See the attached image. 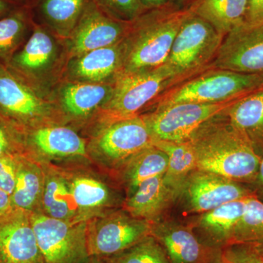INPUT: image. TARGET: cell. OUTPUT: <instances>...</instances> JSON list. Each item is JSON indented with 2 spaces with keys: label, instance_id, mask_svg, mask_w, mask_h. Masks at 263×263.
<instances>
[{
  "label": "cell",
  "instance_id": "6da1fadb",
  "mask_svg": "<svg viewBox=\"0 0 263 263\" xmlns=\"http://www.w3.org/2000/svg\"><path fill=\"white\" fill-rule=\"evenodd\" d=\"M190 141L197 169L239 183H252L255 179L262 157L230 122L226 112L199 128Z\"/></svg>",
  "mask_w": 263,
  "mask_h": 263
},
{
  "label": "cell",
  "instance_id": "7a4b0ae2",
  "mask_svg": "<svg viewBox=\"0 0 263 263\" xmlns=\"http://www.w3.org/2000/svg\"><path fill=\"white\" fill-rule=\"evenodd\" d=\"M193 12L192 5L179 9L172 5L146 10L128 25L122 43L120 72L154 70L164 65L183 22Z\"/></svg>",
  "mask_w": 263,
  "mask_h": 263
},
{
  "label": "cell",
  "instance_id": "3957f363",
  "mask_svg": "<svg viewBox=\"0 0 263 263\" xmlns=\"http://www.w3.org/2000/svg\"><path fill=\"white\" fill-rule=\"evenodd\" d=\"M263 86V76L209 69L169 88L157 108L184 103H219L243 98Z\"/></svg>",
  "mask_w": 263,
  "mask_h": 263
},
{
  "label": "cell",
  "instance_id": "277c9868",
  "mask_svg": "<svg viewBox=\"0 0 263 263\" xmlns=\"http://www.w3.org/2000/svg\"><path fill=\"white\" fill-rule=\"evenodd\" d=\"M224 37L194 11L189 15L163 65L174 78L175 86L209 70Z\"/></svg>",
  "mask_w": 263,
  "mask_h": 263
},
{
  "label": "cell",
  "instance_id": "5b68a950",
  "mask_svg": "<svg viewBox=\"0 0 263 263\" xmlns=\"http://www.w3.org/2000/svg\"><path fill=\"white\" fill-rule=\"evenodd\" d=\"M31 220L44 263H84L89 258L87 221H67L32 212Z\"/></svg>",
  "mask_w": 263,
  "mask_h": 263
},
{
  "label": "cell",
  "instance_id": "8992f818",
  "mask_svg": "<svg viewBox=\"0 0 263 263\" xmlns=\"http://www.w3.org/2000/svg\"><path fill=\"white\" fill-rule=\"evenodd\" d=\"M152 224L124 212L99 215L87 221L89 257L106 258L120 253L152 234Z\"/></svg>",
  "mask_w": 263,
  "mask_h": 263
},
{
  "label": "cell",
  "instance_id": "52a82bcc",
  "mask_svg": "<svg viewBox=\"0 0 263 263\" xmlns=\"http://www.w3.org/2000/svg\"><path fill=\"white\" fill-rule=\"evenodd\" d=\"M239 99L219 103L176 104L156 108L145 118L155 141H190L199 128L226 112Z\"/></svg>",
  "mask_w": 263,
  "mask_h": 263
},
{
  "label": "cell",
  "instance_id": "ba28073f",
  "mask_svg": "<svg viewBox=\"0 0 263 263\" xmlns=\"http://www.w3.org/2000/svg\"><path fill=\"white\" fill-rule=\"evenodd\" d=\"M174 86V78L164 65L141 72H119L107 103V110L116 119L134 117L147 104Z\"/></svg>",
  "mask_w": 263,
  "mask_h": 263
},
{
  "label": "cell",
  "instance_id": "9c48e42d",
  "mask_svg": "<svg viewBox=\"0 0 263 263\" xmlns=\"http://www.w3.org/2000/svg\"><path fill=\"white\" fill-rule=\"evenodd\" d=\"M209 69L263 76V24H243L224 36Z\"/></svg>",
  "mask_w": 263,
  "mask_h": 263
},
{
  "label": "cell",
  "instance_id": "30bf717a",
  "mask_svg": "<svg viewBox=\"0 0 263 263\" xmlns=\"http://www.w3.org/2000/svg\"><path fill=\"white\" fill-rule=\"evenodd\" d=\"M253 195L241 183L198 169L189 175L179 193L188 212L197 214Z\"/></svg>",
  "mask_w": 263,
  "mask_h": 263
},
{
  "label": "cell",
  "instance_id": "8fae6325",
  "mask_svg": "<svg viewBox=\"0 0 263 263\" xmlns=\"http://www.w3.org/2000/svg\"><path fill=\"white\" fill-rule=\"evenodd\" d=\"M152 136L145 117L116 119L100 133L96 141L100 155L111 163L126 162L140 152L154 146Z\"/></svg>",
  "mask_w": 263,
  "mask_h": 263
},
{
  "label": "cell",
  "instance_id": "7c38bea8",
  "mask_svg": "<svg viewBox=\"0 0 263 263\" xmlns=\"http://www.w3.org/2000/svg\"><path fill=\"white\" fill-rule=\"evenodd\" d=\"M31 214L13 209L0 218V263H44Z\"/></svg>",
  "mask_w": 263,
  "mask_h": 263
},
{
  "label": "cell",
  "instance_id": "4fadbf2b",
  "mask_svg": "<svg viewBox=\"0 0 263 263\" xmlns=\"http://www.w3.org/2000/svg\"><path fill=\"white\" fill-rule=\"evenodd\" d=\"M151 235L162 246L171 263H209L215 252L204 245L193 229L174 221L152 224Z\"/></svg>",
  "mask_w": 263,
  "mask_h": 263
},
{
  "label": "cell",
  "instance_id": "5bb4252c",
  "mask_svg": "<svg viewBox=\"0 0 263 263\" xmlns=\"http://www.w3.org/2000/svg\"><path fill=\"white\" fill-rule=\"evenodd\" d=\"M76 30L72 48L84 54L93 50L117 44L127 30V23L105 14L95 5L84 10Z\"/></svg>",
  "mask_w": 263,
  "mask_h": 263
},
{
  "label": "cell",
  "instance_id": "9a60e30c",
  "mask_svg": "<svg viewBox=\"0 0 263 263\" xmlns=\"http://www.w3.org/2000/svg\"><path fill=\"white\" fill-rule=\"evenodd\" d=\"M247 198L227 202L201 214L196 228L205 237L208 247H224L231 243L235 226L245 212Z\"/></svg>",
  "mask_w": 263,
  "mask_h": 263
},
{
  "label": "cell",
  "instance_id": "2e32d148",
  "mask_svg": "<svg viewBox=\"0 0 263 263\" xmlns=\"http://www.w3.org/2000/svg\"><path fill=\"white\" fill-rule=\"evenodd\" d=\"M226 116L262 158L263 86L235 102Z\"/></svg>",
  "mask_w": 263,
  "mask_h": 263
},
{
  "label": "cell",
  "instance_id": "e0dca14e",
  "mask_svg": "<svg viewBox=\"0 0 263 263\" xmlns=\"http://www.w3.org/2000/svg\"><path fill=\"white\" fill-rule=\"evenodd\" d=\"M164 175L146 180L129 195L126 202L128 214L133 217L155 221L164 212L176 196L167 185Z\"/></svg>",
  "mask_w": 263,
  "mask_h": 263
},
{
  "label": "cell",
  "instance_id": "ac0fdd59",
  "mask_svg": "<svg viewBox=\"0 0 263 263\" xmlns=\"http://www.w3.org/2000/svg\"><path fill=\"white\" fill-rule=\"evenodd\" d=\"M45 178L46 176L37 164L20 154L14 190L10 195L13 209L39 212Z\"/></svg>",
  "mask_w": 263,
  "mask_h": 263
},
{
  "label": "cell",
  "instance_id": "d6986e66",
  "mask_svg": "<svg viewBox=\"0 0 263 263\" xmlns=\"http://www.w3.org/2000/svg\"><path fill=\"white\" fill-rule=\"evenodd\" d=\"M193 11L221 35L245 23L247 0H195Z\"/></svg>",
  "mask_w": 263,
  "mask_h": 263
},
{
  "label": "cell",
  "instance_id": "ffe728a7",
  "mask_svg": "<svg viewBox=\"0 0 263 263\" xmlns=\"http://www.w3.org/2000/svg\"><path fill=\"white\" fill-rule=\"evenodd\" d=\"M43 214L67 221H81L71 183L61 175L51 173L45 178L42 201Z\"/></svg>",
  "mask_w": 263,
  "mask_h": 263
},
{
  "label": "cell",
  "instance_id": "44dd1931",
  "mask_svg": "<svg viewBox=\"0 0 263 263\" xmlns=\"http://www.w3.org/2000/svg\"><path fill=\"white\" fill-rule=\"evenodd\" d=\"M154 146L163 151L168 157V166L163 176L164 181L176 198L189 175L197 169L193 145L190 141L175 143L155 141Z\"/></svg>",
  "mask_w": 263,
  "mask_h": 263
},
{
  "label": "cell",
  "instance_id": "7402d4cb",
  "mask_svg": "<svg viewBox=\"0 0 263 263\" xmlns=\"http://www.w3.org/2000/svg\"><path fill=\"white\" fill-rule=\"evenodd\" d=\"M32 141L38 149L51 157H76L86 155L84 140L70 128H41L33 134Z\"/></svg>",
  "mask_w": 263,
  "mask_h": 263
},
{
  "label": "cell",
  "instance_id": "603a6c76",
  "mask_svg": "<svg viewBox=\"0 0 263 263\" xmlns=\"http://www.w3.org/2000/svg\"><path fill=\"white\" fill-rule=\"evenodd\" d=\"M0 108L18 119H29L42 113L43 105L18 81L0 76Z\"/></svg>",
  "mask_w": 263,
  "mask_h": 263
},
{
  "label": "cell",
  "instance_id": "cb8c5ba5",
  "mask_svg": "<svg viewBox=\"0 0 263 263\" xmlns=\"http://www.w3.org/2000/svg\"><path fill=\"white\" fill-rule=\"evenodd\" d=\"M126 163L124 178L130 195L143 181L165 174L168 157L163 151L152 146L133 156Z\"/></svg>",
  "mask_w": 263,
  "mask_h": 263
},
{
  "label": "cell",
  "instance_id": "d4e9b609",
  "mask_svg": "<svg viewBox=\"0 0 263 263\" xmlns=\"http://www.w3.org/2000/svg\"><path fill=\"white\" fill-rule=\"evenodd\" d=\"M71 190L81 221L99 216L110 201V192L105 183L89 176H79L71 181Z\"/></svg>",
  "mask_w": 263,
  "mask_h": 263
},
{
  "label": "cell",
  "instance_id": "484cf974",
  "mask_svg": "<svg viewBox=\"0 0 263 263\" xmlns=\"http://www.w3.org/2000/svg\"><path fill=\"white\" fill-rule=\"evenodd\" d=\"M122 44L93 50L83 54L76 62V75L90 81H102L120 70Z\"/></svg>",
  "mask_w": 263,
  "mask_h": 263
},
{
  "label": "cell",
  "instance_id": "4316f807",
  "mask_svg": "<svg viewBox=\"0 0 263 263\" xmlns=\"http://www.w3.org/2000/svg\"><path fill=\"white\" fill-rule=\"evenodd\" d=\"M113 89L108 86L90 84H70L62 93L65 108L72 115L84 117L110 99Z\"/></svg>",
  "mask_w": 263,
  "mask_h": 263
},
{
  "label": "cell",
  "instance_id": "83f0119b",
  "mask_svg": "<svg viewBox=\"0 0 263 263\" xmlns=\"http://www.w3.org/2000/svg\"><path fill=\"white\" fill-rule=\"evenodd\" d=\"M233 243L253 246L263 254V202L255 195L247 198L245 212L233 232Z\"/></svg>",
  "mask_w": 263,
  "mask_h": 263
},
{
  "label": "cell",
  "instance_id": "f1b7e54d",
  "mask_svg": "<svg viewBox=\"0 0 263 263\" xmlns=\"http://www.w3.org/2000/svg\"><path fill=\"white\" fill-rule=\"evenodd\" d=\"M104 263H171L160 243L152 235L120 253L103 258Z\"/></svg>",
  "mask_w": 263,
  "mask_h": 263
},
{
  "label": "cell",
  "instance_id": "f546056e",
  "mask_svg": "<svg viewBox=\"0 0 263 263\" xmlns=\"http://www.w3.org/2000/svg\"><path fill=\"white\" fill-rule=\"evenodd\" d=\"M85 0H43L42 12L46 20L60 30H69L84 10Z\"/></svg>",
  "mask_w": 263,
  "mask_h": 263
},
{
  "label": "cell",
  "instance_id": "4dcf8cb0",
  "mask_svg": "<svg viewBox=\"0 0 263 263\" xmlns=\"http://www.w3.org/2000/svg\"><path fill=\"white\" fill-rule=\"evenodd\" d=\"M54 45L51 37L42 30L35 31L17 58L19 65L28 70H38L51 60Z\"/></svg>",
  "mask_w": 263,
  "mask_h": 263
},
{
  "label": "cell",
  "instance_id": "1f68e13d",
  "mask_svg": "<svg viewBox=\"0 0 263 263\" xmlns=\"http://www.w3.org/2000/svg\"><path fill=\"white\" fill-rule=\"evenodd\" d=\"M110 16L124 23H130L148 10L141 0H96Z\"/></svg>",
  "mask_w": 263,
  "mask_h": 263
},
{
  "label": "cell",
  "instance_id": "d6a6232c",
  "mask_svg": "<svg viewBox=\"0 0 263 263\" xmlns=\"http://www.w3.org/2000/svg\"><path fill=\"white\" fill-rule=\"evenodd\" d=\"M221 252L232 263H263V254L252 245L230 243Z\"/></svg>",
  "mask_w": 263,
  "mask_h": 263
},
{
  "label": "cell",
  "instance_id": "836d02e7",
  "mask_svg": "<svg viewBox=\"0 0 263 263\" xmlns=\"http://www.w3.org/2000/svg\"><path fill=\"white\" fill-rule=\"evenodd\" d=\"M19 153L7 154L0 157V190L11 195L16 181Z\"/></svg>",
  "mask_w": 263,
  "mask_h": 263
},
{
  "label": "cell",
  "instance_id": "e575fe53",
  "mask_svg": "<svg viewBox=\"0 0 263 263\" xmlns=\"http://www.w3.org/2000/svg\"><path fill=\"white\" fill-rule=\"evenodd\" d=\"M23 29V23L17 17L0 19V51H6L14 44Z\"/></svg>",
  "mask_w": 263,
  "mask_h": 263
},
{
  "label": "cell",
  "instance_id": "d590c367",
  "mask_svg": "<svg viewBox=\"0 0 263 263\" xmlns=\"http://www.w3.org/2000/svg\"><path fill=\"white\" fill-rule=\"evenodd\" d=\"M245 24L249 25L263 24V0H247Z\"/></svg>",
  "mask_w": 263,
  "mask_h": 263
},
{
  "label": "cell",
  "instance_id": "8d00e7d4",
  "mask_svg": "<svg viewBox=\"0 0 263 263\" xmlns=\"http://www.w3.org/2000/svg\"><path fill=\"white\" fill-rule=\"evenodd\" d=\"M9 153H18V152H15L13 148L9 133L0 123V157Z\"/></svg>",
  "mask_w": 263,
  "mask_h": 263
},
{
  "label": "cell",
  "instance_id": "74e56055",
  "mask_svg": "<svg viewBox=\"0 0 263 263\" xmlns=\"http://www.w3.org/2000/svg\"><path fill=\"white\" fill-rule=\"evenodd\" d=\"M11 198L8 193L0 190V218L6 216L13 210Z\"/></svg>",
  "mask_w": 263,
  "mask_h": 263
},
{
  "label": "cell",
  "instance_id": "f35d334b",
  "mask_svg": "<svg viewBox=\"0 0 263 263\" xmlns=\"http://www.w3.org/2000/svg\"><path fill=\"white\" fill-rule=\"evenodd\" d=\"M255 186L257 193L263 197V158L261 160L259 164L258 171H257V176L255 179L252 182Z\"/></svg>",
  "mask_w": 263,
  "mask_h": 263
},
{
  "label": "cell",
  "instance_id": "ab89813d",
  "mask_svg": "<svg viewBox=\"0 0 263 263\" xmlns=\"http://www.w3.org/2000/svg\"><path fill=\"white\" fill-rule=\"evenodd\" d=\"M141 2L147 10L162 8L171 5V0H141Z\"/></svg>",
  "mask_w": 263,
  "mask_h": 263
},
{
  "label": "cell",
  "instance_id": "60d3db41",
  "mask_svg": "<svg viewBox=\"0 0 263 263\" xmlns=\"http://www.w3.org/2000/svg\"><path fill=\"white\" fill-rule=\"evenodd\" d=\"M195 0H171V5H174L179 9L188 8Z\"/></svg>",
  "mask_w": 263,
  "mask_h": 263
},
{
  "label": "cell",
  "instance_id": "b9f144b4",
  "mask_svg": "<svg viewBox=\"0 0 263 263\" xmlns=\"http://www.w3.org/2000/svg\"><path fill=\"white\" fill-rule=\"evenodd\" d=\"M216 251L215 250L214 254H213L212 259H211L209 263H232L223 255L221 252H218V253H216Z\"/></svg>",
  "mask_w": 263,
  "mask_h": 263
},
{
  "label": "cell",
  "instance_id": "7bdbcfd3",
  "mask_svg": "<svg viewBox=\"0 0 263 263\" xmlns=\"http://www.w3.org/2000/svg\"><path fill=\"white\" fill-rule=\"evenodd\" d=\"M5 9H6V5H5L4 2L0 0V14H1L2 13H3Z\"/></svg>",
  "mask_w": 263,
  "mask_h": 263
},
{
  "label": "cell",
  "instance_id": "ee69618b",
  "mask_svg": "<svg viewBox=\"0 0 263 263\" xmlns=\"http://www.w3.org/2000/svg\"><path fill=\"white\" fill-rule=\"evenodd\" d=\"M94 260L91 263H104L103 261H102L100 258H97V257H93Z\"/></svg>",
  "mask_w": 263,
  "mask_h": 263
}]
</instances>
